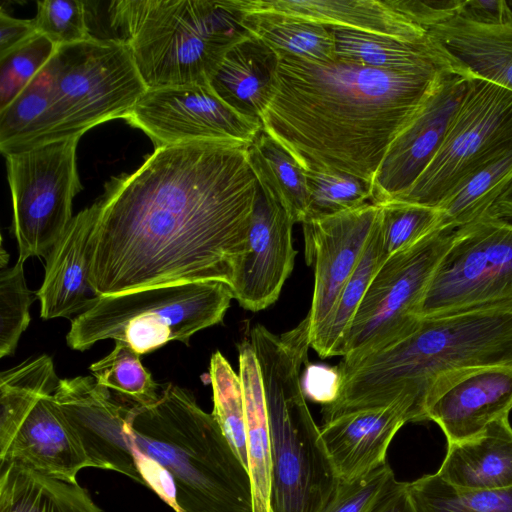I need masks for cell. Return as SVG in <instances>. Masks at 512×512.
Here are the masks:
<instances>
[{"instance_id":"32","label":"cell","mask_w":512,"mask_h":512,"mask_svg":"<svg viewBox=\"0 0 512 512\" xmlns=\"http://www.w3.org/2000/svg\"><path fill=\"white\" fill-rule=\"evenodd\" d=\"M408 492L417 512H512V487L460 489L435 473L408 482Z\"/></svg>"},{"instance_id":"42","label":"cell","mask_w":512,"mask_h":512,"mask_svg":"<svg viewBox=\"0 0 512 512\" xmlns=\"http://www.w3.org/2000/svg\"><path fill=\"white\" fill-rule=\"evenodd\" d=\"M458 16L482 25L512 26V12L506 0H463Z\"/></svg>"},{"instance_id":"37","label":"cell","mask_w":512,"mask_h":512,"mask_svg":"<svg viewBox=\"0 0 512 512\" xmlns=\"http://www.w3.org/2000/svg\"><path fill=\"white\" fill-rule=\"evenodd\" d=\"M56 45L37 33L0 56V111L6 108L49 61Z\"/></svg>"},{"instance_id":"12","label":"cell","mask_w":512,"mask_h":512,"mask_svg":"<svg viewBox=\"0 0 512 512\" xmlns=\"http://www.w3.org/2000/svg\"><path fill=\"white\" fill-rule=\"evenodd\" d=\"M80 137L6 155L13 205L12 231L19 259L47 257L73 219L72 203L82 189L76 148Z\"/></svg>"},{"instance_id":"13","label":"cell","mask_w":512,"mask_h":512,"mask_svg":"<svg viewBox=\"0 0 512 512\" xmlns=\"http://www.w3.org/2000/svg\"><path fill=\"white\" fill-rule=\"evenodd\" d=\"M511 144L512 91L472 78L436 155L392 201L435 207L462 179Z\"/></svg>"},{"instance_id":"35","label":"cell","mask_w":512,"mask_h":512,"mask_svg":"<svg viewBox=\"0 0 512 512\" xmlns=\"http://www.w3.org/2000/svg\"><path fill=\"white\" fill-rule=\"evenodd\" d=\"M305 173L308 206L304 222L353 210L372 200L369 181L334 170H306Z\"/></svg>"},{"instance_id":"44","label":"cell","mask_w":512,"mask_h":512,"mask_svg":"<svg viewBox=\"0 0 512 512\" xmlns=\"http://www.w3.org/2000/svg\"><path fill=\"white\" fill-rule=\"evenodd\" d=\"M487 213L512 221V181Z\"/></svg>"},{"instance_id":"6","label":"cell","mask_w":512,"mask_h":512,"mask_svg":"<svg viewBox=\"0 0 512 512\" xmlns=\"http://www.w3.org/2000/svg\"><path fill=\"white\" fill-rule=\"evenodd\" d=\"M147 89L209 86L227 52L250 33L230 0H122L108 8Z\"/></svg>"},{"instance_id":"10","label":"cell","mask_w":512,"mask_h":512,"mask_svg":"<svg viewBox=\"0 0 512 512\" xmlns=\"http://www.w3.org/2000/svg\"><path fill=\"white\" fill-rule=\"evenodd\" d=\"M484 310H512V221L487 212L455 230L418 316Z\"/></svg>"},{"instance_id":"4","label":"cell","mask_w":512,"mask_h":512,"mask_svg":"<svg viewBox=\"0 0 512 512\" xmlns=\"http://www.w3.org/2000/svg\"><path fill=\"white\" fill-rule=\"evenodd\" d=\"M493 364L512 365V310L422 318L403 339L336 367V395L323 406V420L401 401L410 405L413 422L425 421V396L438 375Z\"/></svg>"},{"instance_id":"23","label":"cell","mask_w":512,"mask_h":512,"mask_svg":"<svg viewBox=\"0 0 512 512\" xmlns=\"http://www.w3.org/2000/svg\"><path fill=\"white\" fill-rule=\"evenodd\" d=\"M278 64L277 53L250 34L227 52L209 86L235 111L261 121L276 89Z\"/></svg>"},{"instance_id":"8","label":"cell","mask_w":512,"mask_h":512,"mask_svg":"<svg viewBox=\"0 0 512 512\" xmlns=\"http://www.w3.org/2000/svg\"><path fill=\"white\" fill-rule=\"evenodd\" d=\"M232 299L230 286L219 281L97 296L71 321L66 342L71 349L84 351L112 339L140 355L172 341L188 344L195 333L222 322Z\"/></svg>"},{"instance_id":"15","label":"cell","mask_w":512,"mask_h":512,"mask_svg":"<svg viewBox=\"0 0 512 512\" xmlns=\"http://www.w3.org/2000/svg\"><path fill=\"white\" fill-rule=\"evenodd\" d=\"M472 78L442 71L417 111L390 144L372 182L371 202L381 205L407 191L439 150Z\"/></svg>"},{"instance_id":"9","label":"cell","mask_w":512,"mask_h":512,"mask_svg":"<svg viewBox=\"0 0 512 512\" xmlns=\"http://www.w3.org/2000/svg\"><path fill=\"white\" fill-rule=\"evenodd\" d=\"M59 382L48 355L1 373L0 463L76 481L78 472L92 464L55 399Z\"/></svg>"},{"instance_id":"1","label":"cell","mask_w":512,"mask_h":512,"mask_svg":"<svg viewBox=\"0 0 512 512\" xmlns=\"http://www.w3.org/2000/svg\"><path fill=\"white\" fill-rule=\"evenodd\" d=\"M250 143L155 149L97 201L90 283L98 296L180 283L233 286L248 248L258 181Z\"/></svg>"},{"instance_id":"30","label":"cell","mask_w":512,"mask_h":512,"mask_svg":"<svg viewBox=\"0 0 512 512\" xmlns=\"http://www.w3.org/2000/svg\"><path fill=\"white\" fill-rule=\"evenodd\" d=\"M241 21L252 36L276 53L316 63L337 61L331 27L276 13L242 14Z\"/></svg>"},{"instance_id":"33","label":"cell","mask_w":512,"mask_h":512,"mask_svg":"<svg viewBox=\"0 0 512 512\" xmlns=\"http://www.w3.org/2000/svg\"><path fill=\"white\" fill-rule=\"evenodd\" d=\"M140 356L126 343L117 341L114 349L89 369L98 385L116 391L130 402L149 404L158 399L159 384L143 366Z\"/></svg>"},{"instance_id":"19","label":"cell","mask_w":512,"mask_h":512,"mask_svg":"<svg viewBox=\"0 0 512 512\" xmlns=\"http://www.w3.org/2000/svg\"><path fill=\"white\" fill-rule=\"evenodd\" d=\"M407 422H413L411 407L401 401L323 422L321 438L338 479L352 482L386 464L388 447Z\"/></svg>"},{"instance_id":"29","label":"cell","mask_w":512,"mask_h":512,"mask_svg":"<svg viewBox=\"0 0 512 512\" xmlns=\"http://www.w3.org/2000/svg\"><path fill=\"white\" fill-rule=\"evenodd\" d=\"M248 162L261 188L266 190L291 216L303 223L308 206L305 170L263 129L250 143Z\"/></svg>"},{"instance_id":"27","label":"cell","mask_w":512,"mask_h":512,"mask_svg":"<svg viewBox=\"0 0 512 512\" xmlns=\"http://www.w3.org/2000/svg\"><path fill=\"white\" fill-rule=\"evenodd\" d=\"M0 512H104L77 481L0 463Z\"/></svg>"},{"instance_id":"20","label":"cell","mask_w":512,"mask_h":512,"mask_svg":"<svg viewBox=\"0 0 512 512\" xmlns=\"http://www.w3.org/2000/svg\"><path fill=\"white\" fill-rule=\"evenodd\" d=\"M242 14L276 13L397 41L421 45L428 31L398 11L390 0H230Z\"/></svg>"},{"instance_id":"14","label":"cell","mask_w":512,"mask_h":512,"mask_svg":"<svg viewBox=\"0 0 512 512\" xmlns=\"http://www.w3.org/2000/svg\"><path fill=\"white\" fill-rule=\"evenodd\" d=\"M123 119L143 131L155 149L192 142L251 143L262 130L261 121L235 111L210 86L147 89Z\"/></svg>"},{"instance_id":"17","label":"cell","mask_w":512,"mask_h":512,"mask_svg":"<svg viewBox=\"0 0 512 512\" xmlns=\"http://www.w3.org/2000/svg\"><path fill=\"white\" fill-rule=\"evenodd\" d=\"M512 410V365L463 367L438 375L424 400L425 421L435 422L447 443L471 438Z\"/></svg>"},{"instance_id":"21","label":"cell","mask_w":512,"mask_h":512,"mask_svg":"<svg viewBox=\"0 0 512 512\" xmlns=\"http://www.w3.org/2000/svg\"><path fill=\"white\" fill-rule=\"evenodd\" d=\"M97 201L73 217L46 257L45 276L36 296L45 320L69 318L98 296L90 283L91 237Z\"/></svg>"},{"instance_id":"34","label":"cell","mask_w":512,"mask_h":512,"mask_svg":"<svg viewBox=\"0 0 512 512\" xmlns=\"http://www.w3.org/2000/svg\"><path fill=\"white\" fill-rule=\"evenodd\" d=\"M213 416L248 469V448L242 384L227 359L216 351L210 359Z\"/></svg>"},{"instance_id":"38","label":"cell","mask_w":512,"mask_h":512,"mask_svg":"<svg viewBox=\"0 0 512 512\" xmlns=\"http://www.w3.org/2000/svg\"><path fill=\"white\" fill-rule=\"evenodd\" d=\"M381 206L383 245L387 257L411 247L433 232L438 218L435 207L398 201Z\"/></svg>"},{"instance_id":"45","label":"cell","mask_w":512,"mask_h":512,"mask_svg":"<svg viewBox=\"0 0 512 512\" xmlns=\"http://www.w3.org/2000/svg\"><path fill=\"white\" fill-rule=\"evenodd\" d=\"M507 1V5L510 9V11L512 12V0H506Z\"/></svg>"},{"instance_id":"22","label":"cell","mask_w":512,"mask_h":512,"mask_svg":"<svg viewBox=\"0 0 512 512\" xmlns=\"http://www.w3.org/2000/svg\"><path fill=\"white\" fill-rule=\"evenodd\" d=\"M436 474L448 484L466 490L512 487V426L509 416L488 424L477 435L447 443Z\"/></svg>"},{"instance_id":"2","label":"cell","mask_w":512,"mask_h":512,"mask_svg":"<svg viewBox=\"0 0 512 512\" xmlns=\"http://www.w3.org/2000/svg\"><path fill=\"white\" fill-rule=\"evenodd\" d=\"M55 399L92 467L146 486L176 512H253L249 470L188 390L166 383L155 402L136 404L77 376L60 379Z\"/></svg>"},{"instance_id":"3","label":"cell","mask_w":512,"mask_h":512,"mask_svg":"<svg viewBox=\"0 0 512 512\" xmlns=\"http://www.w3.org/2000/svg\"><path fill=\"white\" fill-rule=\"evenodd\" d=\"M277 55L276 89L261 115L262 129L305 171L334 170L371 183L390 144L442 72H392Z\"/></svg>"},{"instance_id":"16","label":"cell","mask_w":512,"mask_h":512,"mask_svg":"<svg viewBox=\"0 0 512 512\" xmlns=\"http://www.w3.org/2000/svg\"><path fill=\"white\" fill-rule=\"evenodd\" d=\"M382 216L368 202L356 209L302 223L307 263L314 261V290L308 311L310 338L334 307Z\"/></svg>"},{"instance_id":"18","label":"cell","mask_w":512,"mask_h":512,"mask_svg":"<svg viewBox=\"0 0 512 512\" xmlns=\"http://www.w3.org/2000/svg\"><path fill=\"white\" fill-rule=\"evenodd\" d=\"M294 221L258 184L248 234L247 252L231 287L233 297L247 310H263L278 299L290 276L297 251Z\"/></svg>"},{"instance_id":"31","label":"cell","mask_w":512,"mask_h":512,"mask_svg":"<svg viewBox=\"0 0 512 512\" xmlns=\"http://www.w3.org/2000/svg\"><path fill=\"white\" fill-rule=\"evenodd\" d=\"M387 259L383 245L382 216L351 277L310 345L320 357L343 356L345 340L364 294L374 275Z\"/></svg>"},{"instance_id":"36","label":"cell","mask_w":512,"mask_h":512,"mask_svg":"<svg viewBox=\"0 0 512 512\" xmlns=\"http://www.w3.org/2000/svg\"><path fill=\"white\" fill-rule=\"evenodd\" d=\"M25 261L18 258L10 268L0 273V357L12 355L21 334L30 323L29 308L33 303L32 292L24 276Z\"/></svg>"},{"instance_id":"39","label":"cell","mask_w":512,"mask_h":512,"mask_svg":"<svg viewBox=\"0 0 512 512\" xmlns=\"http://www.w3.org/2000/svg\"><path fill=\"white\" fill-rule=\"evenodd\" d=\"M89 3L80 0H44L37 2L34 24L38 33L56 47L88 40Z\"/></svg>"},{"instance_id":"28","label":"cell","mask_w":512,"mask_h":512,"mask_svg":"<svg viewBox=\"0 0 512 512\" xmlns=\"http://www.w3.org/2000/svg\"><path fill=\"white\" fill-rule=\"evenodd\" d=\"M512 181V144L454 186L435 206L433 229L454 231L485 214Z\"/></svg>"},{"instance_id":"40","label":"cell","mask_w":512,"mask_h":512,"mask_svg":"<svg viewBox=\"0 0 512 512\" xmlns=\"http://www.w3.org/2000/svg\"><path fill=\"white\" fill-rule=\"evenodd\" d=\"M395 481L394 472L387 463L355 481L339 480L320 512H373Z\"/></svg>"},{"instance_id":"5","label":"cell","mask_w":512,"mask_h":512,"mask_svg":"<svg viewBox=\"0 0 512 512\" xmlns=\"http://www.w3.org/2000/svg\"><path fill=\"white\" fill-rule=\"evenodd\" d=\"M249 340L261 372L269 422V512H320L339 479L302 385L311 347L309 317L279 335L257 324Z\"/></svg>"},{"instance_id":"41","label":"cell","mask_w":512,"mask_h":512,"mask_svg":"<svg viewBox=\"0 0 512 512\" xmlns=\"http://www.w3.org/2000/svg\"><path fill=\"white\" fill-rule=\"evenodd\" d=\"M411 21L427 31L458 16L463 0H390Z\"/></svg>"},{"instance_id":"24","label":"cell","mask_w":512,"mask_h":512,"mask_svg":"<svg viewBox=\"0 0 512 512\" xmlns=\"http://www.w3.org/2000/svg\"><path fill=\"white\" fill-rule=\"evenodd\" d=\"M471 78L512 91V26H489L455 16L428 30Z\"/></svg>"},{"instance_id":"25","label":"cell","mask_w":512,"mask_h":512,"mask_svg":"<svg viewBox=\"0 0 512 512\" xmlns=\"http://www.w3.org/2000/svg\"><path fill=\"white\" fill-rule=\"evenodd\" d=\"M331 29L339 61L392 72L451 70L468 76L430 36L429 42L413 45L361 31Z\"/></svg>"},{"instance_id":"43","label":"cell","mask_w":512,"mask_h":512,"mask_svg":"<svg viewBox=\"0 0 512 512\" xmlns=\"http://www.w3.org/2000/svg\"><path fill=\"white\" fill-rule=\"evenodd\" d=\"M38 32L33 19H18L0 11V56L23 44Z\"/></svg>"},{"instance_id":"7","label":"cell","mask_w":512,"mask_h":512,"mask_svg":"<svg viewBox=\"0 0 512 512\" xmlns=\"http://www.w3.org/2000/svg\"><path fill=\"white\" fill-rule=\"evenodd\" d=\"M39 73L47 107L22 151L81 137L123 118L147 90L128 47L117 38L93 36L57 46Z\"/></svg>"},{"instance_id":"11","label":"cell","mask_w":512,"mask_h":512,"mask_svg":"<svg viewBox=\"0 0 512 512\" xmlns=\"http://www.w3.org/2000/svg\"><path fill=\"white\" fill-rule=\"evenodd\" d=\"M454 231H437L382 263L351 322L339 363L347 366L413 333L431 277Z\"/></svg>"},{"instance_id":"26","label":"cell","mask_w":512,"mask_h":512,"mask_svg":"<svg viewBox=\"0 0 512 512\" xmlns=\"http://www.w3.org/2000/svg\"><path fill=\"white\" fill-rule=\"evenodd\" d=\"M253 512H269L271 454L267 407L261 372L250 340L238 344Z\"/></svg>"}]
</instances>
